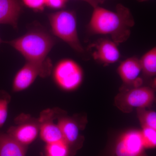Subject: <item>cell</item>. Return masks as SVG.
Returning a JSON list of instances; mask_svg holds the SVG:
<instances>
[{
  "instance_id": "obj_25",
  "label": "cell",
  "mask_w": 156,
  "mask_h": 156,
  "mask_svg": "<svg viewBox=\"0 0 156 156\" xmlns=\"http://www.w3.org/2000/svg\"></svg>"
},
{
  "instance_id": "obj_22",
  "label": "cell",
  "mask_w": 156,
  "mask_h": 156,
  "mask_svg": "<svg viewBox=\"0 0 156 156\" xmlns=\"http://www.w3.org/2000/svg\"><path fill=\"white\" fill-rule=\"evenodd\" d=\"M80 1L86 2L93 8L99 6L100 4H102L104 2V0H80Z\"/></svg>"
},
{
  "instance_id": "obj_11",
  "label": "cell",
  "mask_w": 156,
  "mask_h": 156,
  "mask_svg": "<svg viewBox=\"0 0 156 156\" xmlns=\"http://www.w3.org/2000/svg\"><path fill=\"white\" fill-rule=\"evenodd\" d=\"M21 10L19 0H0V24H8L16 28Z\"/></svg>"
},
{
  "instance_id": "obj_6",
  "label": "cell",
  "mask_w": 156,
  "mask_h": 156,
  "mask_svg": "<svg viewBox=\"0 0 156 156\" xmlns=\"http://www.w3.org/2000/svg\"><path fill=\"white\" fill-rule=\"evenodd\" d=\"M145 149L140 131L129 130L118 137L114 146L112 156H148Z\"/></svg>"
},
{
  "instance_id": "obj_1",
  "label": "cell",
  "mask_w": 156,
  "mask_h": 156,
  "mask_svg": "<svg viewBox=\"0 0 156 156\" xmlns=\"http://www.w3.org/2000/svg\"><path fill=\"white\" fill-rule=\"evenodd\" d=\"M134 23L129 9L119 4L115 11L99 6L93 8L87 27L90 34L110 36L112 40L119 44L130 37Z\"/></svg>"
},
{
  "instance_id": "obj_16",
  "label": "cell",
  "mask_w": 156,
  "mask_h": 156,
  "mask_svg": "<svg viewBox=\"0 0 156 156\" xmlns=\"http://www.w3.org/2000/svg\"><path fill=\"white\" fill-rule=\"evenodd\" d=\"M45 151L44 156H70L73 154L64 140L47 144Z\"/></svg>"
},
{
  "instance_id": "obj_24",
  "label": "cell",
  "mask_w": 156,
  "mask_h": 156,
  "mask_svg": "<svg viewBox=\"0 0 156 156\" xmlns=\"http://www.w3.org/2000/svg\"><path fill=\"white\" fill-rule=\"evenodd\" d=\"M2 42V39H1V38H0V44H1Z\"/></svg>"
},
{
  "instance_id": "obj_18",
  "label": "cell",
  "mask_w": 156,
  "mask_h": 156,
  "mask_svg": "<svg viewBox=\"0 0 156 156\" xmlns=\"http://www.w3.org/2000/svg\"><path fill=\"white\" fill-rule=\"evenodd\" d=\"M143 142L145 149L154 148L156 146V129L144 127L140 131Z\"/></svg>"
},
{
  "instance_id": "obj_12",
  "label": "cell",
  "mask_w": 156,
  "mask_h": 156,
  "mask_svg": "<svg viewBox=\"0 0 156 156\" xmlns=\"http://www.w3.org/2000/svg\"><path fill=\"white\" fill-rule=\"evenodd\" d=\"M62 134L63 140L69 145L73 154L75 153V147L79 139V128L73 120L68 118L60 119L57 124Z\"/></svg>"
},
{
  "instance_id": "obj_7",
  "label": "cell",
  "mask_w": 156,
  "mask_h": 156,
  "mask_svg": "<svg viewBox=\"0 0 156 156\" xmlns=\"http://www.w3.org/2000/svg\"><path fill=\"white\" fill-rule=\"evenodd\" d=\"M52 64L40 65L27 62L15 76L13 88L16 92L22 91L28 88L38 76H49L52 69Z\"/></svg>"
},
{
  "instance_id": "obj_8",
  "label": "cell",
  "mask_w": 156,
  "mask_h": 156,
  "mask_svg": "<svg viewBox=\"0 0 156 156\" xmlns=\"http://www.w3.org/2000/svg\"><path fill=\"white\" fill-rule=\"evenodd\" d=\"M118 45L112 40L101 38L89 45L88 49L95 61L107 65L115 63L120 59L121 54Z\"/></svg>"
},
{
  "instance_id": "obj_2",
  "label": "cell",
  "mask_w": 156,
  "mask_h": 156,
  "mask_svg": "<svg viewBox=\"0 0 156 156\" xmlns=\"http://www.w3.org/2000/svg\"><path fill=\"white\" fill-rule=\"evenodd\" d=\"M54 40L47 33L32 30L23 36L6 43L21 53L28 62L40 65L51 64L47 58L54 44Z\"/></svg>"
},
{
  "instance_id": "obj_23",
  "label": "cell",
  "mask_w": 156,
  "mask_h": 156,
  "mask_svg": "<svg viewBox=\"0 0 156 156\" xmlns=\"http://www.w3.org/2000/svg\"><path fill=\"white\" fill-rule=\"evenodd\" d=\"M137 2H146V1H148V0H136Z\"/></svg>"
},
{
  "instance_id": "obj_5",
  "label": "cell",
  "mask_w": 156,
  "mask_h": 156,
  "mask_svg": "<svg viewBox=\"0 0 156 156\" xmlns=\"http://www.w3.org/2000/svg\"><path fill=\"white\" fill-rule=\"evenodd\" d=\"M154 100L153 89L148 87H139L120 93L117 96L115 101L117 106L127 113L131 112L133 108L150 106Z\"/></svg>"
},
{
  "instance_id": "obj_15",
  "label": "cell",
  "mask_w": 156,
  "mask_h": 156,
  "mask_svg": "<svg viewBox=\"0 0 156 156\" xmlns=\"http://www.w3.org/2000/svg\"><path fill=\"white\" fill-rule=\"evenodd\" d=\"M142 72L146 76L152 77L156 74V48H152L140 58Z\"/></svg>"
},
{
  "instance_id": "obj_14",
  "label": "cell",
  "mask_w": 156,
  "mask_h": 156,
  "mask_svg": "<svg viewBox=\"0 0 156 156\" xmlns=\"http://www.w3.org/2000/svg\"><path fill=\"white\" fill-rule=\"evenodd\" d=\"M40 135L41 138L47 144L63 140V138L58 125L50 120H46L43 117L41 119Z\"/></svg>"
},
{
  "instance_id": "obj_10",
  "label": "cell",
  "mask_w": 156,
  "mask_h": 156,
  "mask_svg": "<svg viewBox=\"0 0 156 156\" xmlns=\"http://www.w3.org/2000/svg\"><path fill=\"white\" fill-rule=\"evenodd\" d=\"M38 132V127L36 124L25 123L11 128L9 134L19 143L27 146L35 140Z\"/></svg>"
},
{
  "instance_id": "obj_17",
  "label": "cell",
  "mask_w": 156,
  "mask_h": 156,
  "mask_svg": "<svg viewBox=\"0 0 156 156\" xmlns=\"http://www.w3.org/2000/svg\"><path fill=\"white\" fill-rule=\"evenodd\" d=\"M137 117L142 128L148 127L156 129V113L147 111L145 108H137Z\"/></svg>"
},
{
  "instance_id": "obj_4",
  "label": "cell",
  "mask_w": 156,
  "mask_h": 156,
  "mask_svg": "<svg viewBox=\"0 0 156 156\" xmlns=\"http://www.w3.org/2000/svg\"><path fill=\"white\" fill-rule=\"evenodd\" d=\"M54 80L61 89L73 91L83 82V73L81 66L72 59L65 58L57 63L53 70Z\"/></svg>"
},
{
  "instance_id": "obj_9",
  "label": "cell",
  "mask_w": 156,
  "mask_h": 156,
  "mask_svg": "<svg viewBox=\"0 0 156 156\" xmlns=\"http://www.w3.org/2000/svg\"><path fill=\"white\" fill-rule=\"evenodd\" d=\"M142 71L140 59L133 56L122 62L118 68V73L124 83L134 85L135 87L141 85L142 80L139 77Z\"/></svg>"
},
{
  "instance_id": "obj_21",
  "label": "cell",
  "mask_w": 156,
  "mask_h": 156,
  "mask_svg": "<svg viewBox=\"0 0 156 156\" xmlns=\"http://www.w3.org/2000/svg\"><path fill=\"white\" fill-rule=\"evenodd\" d=\"M67 0H45L46 5L53 9H61L64 8Z\"/></svg>"
},
{
  "instance_id": "obj_20",
  "label": "cell",
  "mask_w": 156,
  "mask_h": 156,
  "mask_svg": "<svg viewBox=\"0 0 156 156\" xmlns=\"http://www.w3.org/2000/svg\"><path fill=\"white\" fill-rule=\"evenodd\" d=\"M26 6L35 10H42L46 5L45 0H22Z\"/></svg>"
},
{
  "instance_id": "obj_13",
  "label": "cell",
  "mask_w": 156,
  "mask_h": 156,
  "mask_svg": "<svg viewBox=\"0 0 156 156\" xmlns=\"http://www.w3.org/2000/svg\"><path fill=\"white\" fill-rule=\"evenodd\" d=\"M27 149L9 134H0V156H25Z\"/></svg>"
},
{
  "instance_id": "obj_19",
  "label": "cell",
  "mask_w": 156,
  "mask_h": 156,
  "mask_svg": "<svg viewBox=\"0 0 156 156\" xmlns=\"http://www.w3.org/2000/svg\"><path fill=\"white\" fill-rule=\"evenodd\" d=\"M8 102L7 100L0 99V127L5 122L8 116Z\"/></svg>"
},
{
  "instance_id": "obj_3",
  "label": "cell",
  "mask_w": 156,
  "mask_h": 156,
  "mask_svg": "<svg viewBox=\"0 0 156 156\" xmlns=\"http://www.w3.org/2000/svg\"><path fill=\"white\" fill-rule=\"evenodd\" d=\"M49 20L55 35L67 43L76 52L85 53L78 37L76 17L74 12L66 10L58 11L50 14Z\"/></svg>"
}]
</instances>
